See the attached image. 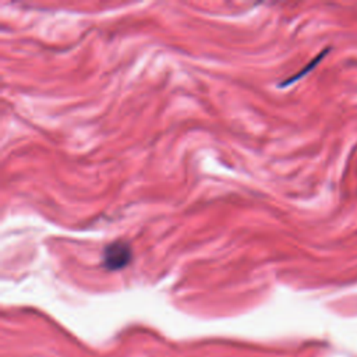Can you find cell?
<instances>
[{
  "label": "cell",
  "instance_id": "cell-1",
  "mask_svg": "<svg viewBox=\"0 0 357 357\" xmlns=\"http://www.w3.org/2000/svg\"><path fill=\"white\" fill-rule=\"evenodd\" d=\"M132 259V248L126 240L109 243L102 251V266L107 271H120Z\"/></svg>",
  "mask_w": 357,
  "mask_h": 357
}]
</instances>
